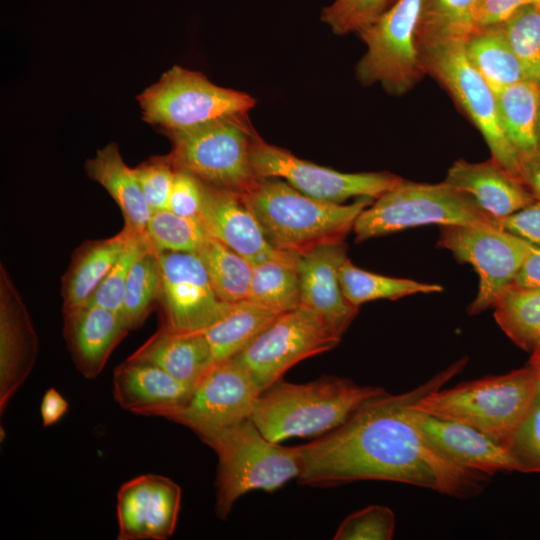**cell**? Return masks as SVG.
Returning a JSON list of instances; mask_svg holds the SVG:
<instances>
[{
    "instance_id": "obj_1",
    "label": "cell",
    "mask_w": 540,
    "mask_h": 540,
    "mask_svg": "<svg viewBox=\"0 0 540 540\" xmlns=\"http://www.w3.org/2000/svg\"><path fill=\"white\" fill-rule=\"evenodd\" d=\"M462 358L416 388L391 394L384 389L364 401L337 428L298 446L300 483L335 486L360 480L392 481L452 497H472L488 475L463 468L435 449L410 416V408L427 393L460 373Z\"/></svg>"
},
{
    "instance_id": "obj_2",
    "label": "cell",
    "mask_w": 540,
    "mask_h": 540,
    "mask_svg": "<svg viewBox=\"0 0 540 540\" xmlns=\"http://www.w3.org/2000/svg\"><path fill=\"white\" fill-rule=\"evenodd\" d=\"M278 250L300 256L320 245L343 242L373 198L343 205L298 191L279 178H259L239 195Z\"/></svg>"
},
{
    "instance_id": "obj_3",
    "label": "cell",
    "mask_w": 540,
    "mask_h": 540,
    "mask_svg": "<svg viewBox=\"0 0 540 540\" xmlns=\"http://www.w3.org/2000/svg\"><path fill=\"white\" fill-rule=\"evenodd\" d=\"M382 390L336 376L304 384L280 379L261 392L250 419L276 443L291 437L321 436L344 423L364 401Z\"/></svg>"
},
{
    "instance_id": "obj_4",
    "label": "cell",
    "mask_w": 540,
    "mask_h": 540,
    "mask_svg": "<svg viewBox=\"0 0 540 540\" xmlns=\"http://www.w3.org/2000/svg\"><path fill=\"white\" fill-rule=\"evenodd\" d=\"M538 377L528 363L502 375H490L437 389L420 398L413 409L471 426L509 448L530 412Z\"/></svg>"
},
{
    "instance_id": "obj_5",
    "label": "cell",
    "mask_w": 540,
    "mask_h": 540,
    "mask_svg": "<svg viewBox=\"0 0 540 540\" xmlns=\"http://www.w3.org/2000/svg\"><path fill=\"white\" fill-rule=\"evenodd\" d=\"M218 456L216 512L226 518L234 503L252 490L273 492L302 472L298 446L267 439L251 419L201 439Z\"/></svg>"
},
{
    "instance_id": "obj_6",
    "label": "cell",
    "mask_w": 540,
    "mask_h": 540,
    "mask_svg": "<svg viewBox=\"0 0 540 540\" xmlns=\"http://www.w3.org/2000/svg\"><path fill=\"white\" fill-rule=\"evenodd\" d=\"M164 134L172 144L167 157L173 167L207 185L241 195L259 179L251 163V149L258 133L247 113Z\"/></svg>"
},
{
    "instance_id": "obj_7",
    "label": "cell",
    "mask_w": 540,
    "mask_h": 540,
    "mask_svg": "<svg viewBox=\"0 0 540 540\" xmlns=\"http://www.w3.org/2000/svg\"><path fill=\"white\" fill-rule=\"evenodd\" d=\"M483 225L499 227L476 200L445 181L419 183L402 179L366 207L356 219V241L421 225Z\"/></svg>"
},
{
    "instance_id": "obj_8",
    "label": "cell",
    "mask_w": 540,
    "mask_h": 540,
    "mask_svg": "<svg viewBox=\"0 0 540 540\" xmlns=\"http://www.w3.org/2000/svg\"><path fill=\"white\" fill-rule=\"evenodd\" d=\"M426 74L436 79L482 134L491 157L518 175L520 156L507 138L494 91L466 56L464 40L418 41Z\"/></svg>"
},
{
    "instance_id": "obj_9",
    "label": "cell",
    "mask_w": 540,
    "mask_h": 540,
    "mask_svg": "<svg viewBox=\"0 0 540 540\" xmlns=\"http://www.w3.org/2000/svg\"><path fill=\"white\" fill-rule=\"evenodd\" d=\"M143 120L163 133L248 113L255 106L249 94L220 87L204 74L174 65L137 96Z\"/></svg>"
},
{
    "instance_id": "obj_10",
    "label": "cell",
    "mask_w": 540,
    "mask_h": 540,
    "mask_svg": "<svg viewBox=\"0 0 540 540\" xmlns=\"http://www.w3.org/2000/svg\"><path fill=\"white\" fill-rule=\"evenodd\" d=\"M421 0H396L377 20L357 32L366 52L356 78L380 84L395 96L409 92L426 75L417 43Z\"/></svg>"
},
{
    "instance_id": "obj_11",
    "label": "cell",
    "mask_w": 540,
    "mask_h": 540,
    "mask_svg": "<svg viewBox=\"0 0 540 540\" xmlns=\"http://www.w3.org/2000/svg\"><path fill=\"white\" fill-rule=\"evenodd\" d=\"M437 246L449 250L479 276L469 315L493 308L501 294L515 282L534 245L500 228L483 225H441Z\"/></svg>"
},
{
    "instance_id": "obj_12",
    "label": "cell",
    "mask_w": 540,
    "mask_h": 540,
    "mask_svg": "<svg viewBox=\"0 0 540 540\" xmlns=\"http://www.w3.org/2000/svg\"><path fill=\"white\" fill-rule=\"evenodd\" d=\"M340 340L315 312L301 305L280 314L232 359L263 391L296 363L333 349Z\"/></svg>"
},
{
    "instance_id": "obj_13",
    "label": "cell",
    "mask_w": 540,
    "mask_h": 540,
    "mask_svg": "<svg viewBox=\"0 0 540 540\" xmlns=\"http://www.w3.org/2000/svg\"><path fill=\"white\" fill-rule=\"evenodd\" d=\"M251 163L258 178H279L305 195L340 204L351 197L376 199L403 179L390 172H339L300 159L258 134L251 149Z\"/></svg>"
},
{
    "instance_id": "obj_14",
    "label": "cell",
    "mask_w": 540,
    "mask_h": 540,
    "mask_svg": "<svg viewBox=\"0 0 540 540\" xmlns=\"http://www.w3.org/2000/svg\"><path fill=\"white\" fill-rule=\"evenodd\" d=\"M161 283L158 300L162 327L176 332H204L231 303L213 288L207 271L192 252H159Z\"/></svg>"
},
{
    "instance_id": "obj_15",
    "label": "cell",
    "mask_w": 540,
    "mask_h": 540,
    "mask_svg": "<svg viewBox=\"0 0 540 540\" xmlns=\"http://www.w3.org/2000/svg\"><path fill=\"white\" fill-rule=\"evenodd\" d=\"M262 390L233 359L215 363L186 405L169 420L193 430L200 439L250 419Z\"/></svg>"
},
{
    "instance_id": "obj_16",
    "label": "cell",
    "mask_w": 540,
    "mask_h": 540,
    "mask_svg": "<svg viewBox=\"0 0 540 540\" xmlns=\"http://www.w3.org/2000/svg\"><path fill=\"white\" fill-rule=\"evenodd\" d=\"M181 488L173 480L145 474L124 483L117 493L119 540H166L175 531Z\"/></svg>"
},
{
    "instance_id": "obj_17",
    "label": "cell",
    "mask_w": 540,
    "mask_h": 540,
    "mask_svg": "<svg viewBox=\"0 0 540 540\" xmlns=\"http://www.w3.org/2000/svg\"><path fill=\"white\" fill-rule=\"evenodd\" d=\"M203 231L250 263L276 259L297 264V255L276 249L241 197L202 182V207L197 219Z\"/></svg>"
},
{
    "instance_id": "obj_18",
    "label": "cell",
    "mask_w": 540,
    "mask_h": 540,
    "mask_svg": "<svg viewBox=\"0 0 540 540\" xmlns=\"http://www.w3.org/2000/svg\"><path fill=\"white\" fill-rule=\"evenodd\" d=\"M410 416L435 449L463 468L488 476L501 471L526 473L510 448L471 426L415 410L413 405Z\"/></svg>"
},
{
    "instance_id": "obj_19",
    "label": "cell",
    "mask_w": 540,
    "mask_h": 540,
    "mask_svg": "<svg viewBox=\"0 0 540 540\" xmlns=\"http://www.w3.org/2000/svg\"><path fill=\"white\" fill-rule=\"evenodd\" d=\"M38 354V337L26 305L0 265V414L29 376Z\"/></svg>"
},
{
    "instance_id": "obj_20",
    "label": "cell",
    "mask_w": 540,
    "mask_h": 540,
    "mask_svg": "<svg viewBox=\"0 0 540 540\" xmlns=\"http://www.w3.org/2000/svg\"><path fill=\"white\" fill-rule=\"evenodd\" d=\"M346 253L344 242L324 244L300 255L296 264L301 305L315 312L339 337L359 309L346 299L339 280Z\"/></svg>"
},
{
    "instance_id": "obj_21",
    "label": "cell",
    "mask_w": 540,
    "mask_h": 540,
    "mask_svg": "<svg viewBox=\"0 0 540 540\" xmlns=\"http://www.w3.org/2000/svg\"><path fill=\"white\" fill-rule=\"evenodd\" d=\"M193 391L147 361L129 357L114 369V398L134 414L170 419L186 405Z\"/></svg>"
},
{
    "instance_id": "obj_22",
    "label": "cell",
    "mask_w": 540,
    "mask_h": 540,
    "mask_svg": "<svg viewBox=\"0 0 540 540\" xmlns=\"http://www.w3.org/2000/svg\"><path fill=\"white\" fill-rule=\"evenodd\" d=\"M64 338L77 370L86 378L98 376L114 348L129 331L120 314L84 304L63 310Z\"/></svg>"
},
{
    "instance_id": "obj_23",
    "label": "cell",
    "mask_w": 540,
    "mask_h": 540,
    "mask_svg": "<svg viewBox=\"0 0 540 540\" xmlns=\"http://www.w3.org/2000/svg\"><path fill=\"white\" fill-rule=\"evenodd\" d=\"M444 181L470 194L496 219L511 215L537 200L519 176L493 157L477 163L459 159L448 169Z\"/></svg>"
},
{
    "instance_id": "obj_24",
    "label": "cell",
    "mask_w": 540,
    "mask_h": 540,
    "mask_svg": "<svg viewBox=\"0 0 540 540\" xmlns=\"http://www.w3.org/2000/svg\"><path fill=\"white\" fill-rule=\"evenodd\" d=\"M130 357L160 367L192 389L215 364L203 332H176L163 327Z\"/></svg>"
},
{
    "instance_id": "obj_25",
    "label": "cell",
    "mask_w": 540,
    "mask_h": 540,
    "mask_svg": "<svg viewBox=\"0 0 540 540\" xmlns=\"http://www.w3.org/2000/svg\"><path fill=\"white\" fill-rule=\"evenodd\" d=\"M87 175L99 183L114 199L124 219V230L132 236L146 234L152 210L149 207L134 169L125 164L118 145L112 142L99 149L85 163Z\"/></svg>"
},
{
    "instance_id": "obj_26",
    "label": "cell",
    "mask_w": 540,
    "mask_h": 540,
    "mask_svg": "<svg viewBox=\"0 0 540 540\" xmlns=\"http://www.w3.org/2000/svg\"><path fill=\"white\" fill-rule=\"evenodd\" d=\"M132 237L121 230L113 237L86 241L77 248L62 279L63 310L88 301Z\"/></svg>"
},
{
    "instance_id": "obj_27",
    "label": "cell",
    "mask_w": 540,
    "mask_h": 540,
    "mask_svg": "<svg viewBox=\"0 0 540 540\" xmlns=\"http://www.w3.org/2000/svg\"><path fill=\"white\" fill-rule=\"evenodd\" d=\"M278 316L248 299L231 303L224 316L203 332L214 363L235 357Z\"/></svg>"
},
{
    "instance_id": "obj_28",
    "label": "cell",
    "mask_w": 540,
    "mask_h": 540,
    "mask_svg": "<svg viewBox=\"0 0 540 540\" xmlns=\"http://www.w3.org/2000/svg\"><path fill=\"white\" fill-rule=\"evenodd\" d=\"M464 49L494 93L526 79L501 24L476 28L464 40Z\"/></svg>"
},
{
    "instance_id": "obj_29",
    "label": "cell",
    "mask_w": 540,
    "mask_h": 540,
    "mask_svg": "<svg viewBox=\"0 0 540 540\" xmlns=\"http://www.w3.org/2000/svg\"><path fill=\"white\" fill-rule=\"evenodd\" d=\"M502 128L519 156L536 152L540 85L524 79L495 93Z\"/></svg>"
},
{
    "instance_id": "obj_30",
    "label": "cell",
    "mask_w": 540,
    "mask_h": 540,
    "mask_svg": "<svg viewBox=\"0 0 540 540\" xmlns=\"http://www.w3.org/2000/svg\"><path fill=\"white\" fill-rule=\"evenodd\" d=\"M494 318L508 338L522 350H540V286L513 283L493 307Z\"/></svg>"
},
{
    "instance_id": "obj_31",
    "label": "cell",
    "mask_w": 540,
    "mask_h": 540,
    "mask_svg": "<svg viewBox=\"0 0 540 540\" xmlns=\"http://www.w3.org/2000/svg\"><path fill=\"white\" fill-rule=\"evenodd\" d=\"M247 299L279 315L300 307L296 264L276 259L252 264Z\"/></svg>"
},
{
    "instance_id": "obj_32",
    "label": "cell",
    "mask_w": 540,
    "mask_h": 540,
    "mask_svg": "<svg viewBox=\"0 0 540 540\" xmlns=\"http://www.w3.org/2000/svg\"><path fill=\"white\" fill-rule=\"evenodd\" d=\"M195 254L203 263L213 288L223 301L235 303L247 299L252 263L208 236Z\"/></svg>"
},
{
    "instance_id": "obj_33",
    "label": "cell",
    "mask_w": 540,
    "mask_h": 540,
    "mask_svg": "<svg viewBox=\"0 0 540 540\" xmlns=\"http://www.w3.org/2000/svg\"><path fill=\"white\" fill-rule=\"evenodd\" d=\"M339 280L344 296L357 307L377 299L395 300L413 294H431L443 290L438 284L368 272L355 266L348 257L339 268Z\"/></svg>"
},
{
    "instance_id": "obj_34",
    "label": "cell",
    "mask_w": 540,
    "mask_h": 540,
    "mask_svg": "<svg viewBox=\"0 0 540 540\" xmlns=\"http://www.w3.org/2000/svg\"><path fill=\"white\" fill-rule=\"evenodd\" d=\"M481 0H421L417 43L424 40H465L476 29Z\"/></svg>"
},
{
    "instance_id": "obj_35",
    "label": "cell",
    "mask_w": 540,
    "mask_h": 540,
    "mask_svg": "<svg viewBox=\"0 0 540 540\" xmlns=\"http://www.w3.org/2000/svg\"><path fill=\"white\" fill-rule=\"evenodd\" d=\"M161 283L159 252L151 246L135 261L126 283L121 317L129 330L142 325L158 300Z\"/></svg>"
},
{
    "instance_id": "obj_36",
    "label": "cell",
    "mask_w": 540,
    "mask_h": 540,
    "mask_svg": "<svg viewBox=\"0 0 540 540\" xmlns=\"http://www.w3.org/2000/svg\"><path fill=\"white\" fill-rule=\"evenodd\" d=\"M501 26L526 79L540 85V7L522 6Z\"/></svg>"
},
{
    "instance_id": "obj_37",
    "label": "cell",
    "mask_w": 540,
    "mask_h": 540,
    "mask_svg": "<svg viewBox=\"0 0 540 540\" xmlns=\"http://www.w3.org/2000/svg\"><path fill=\"white\" fill-rule=\"evenodd\" d=\"M146 237L156 252L195 253L207 235L197 220L179 216L166 209L152 212Z\"/></svg>"
},
{
    "instance_id": "obj_38",
    "label": "cell",
    "mask_w": 540,
    "mask_h": 540,
    "mask_svg": "<svg viewBox=\"0 0 540 540\" xmlns=\"http://www.w3.org/2000/svg\"><path fill=\"white\" fill-rule=\"evenodd\" d=\"M149 247L146 234L132 237L85 304L100 306L120 314L130 270Z\"/></svg>"
},
{
    "instance_id": "obj_39",
    "label": "cell",
    "mask_w": 540,
    "mask_h": 540,
    "mask_svg": "<svg viewBox=\"0 0 540 540\" xmlns=\"http://www.w3.org/2000/svg\"><path fill=\"white\" fill-rule=\"evenodd\" d=\"M391 0H334L323 8L321 20L334 34L357 33L377 20Z\"/></svg>"
},
{
    "instance_id": "obj_40",
    "label": "cell",
    "mask_w": 540,
    "mask_h": 540,
    "mask_svg": "<svg viewBox=\"0 0 540 540\" xmlns=\"http://www.w3.org/2000/svg\"><path fill=\"white\" fill-rule=\"evenodd\" d=\"M395 530L394 512L382 505H370L348 515L339 525L335 540H390Z\"/></svg>"
},
{
    "instance_id": "obj_41",
    "label": "cell",
    "mask_w": 540,
    "mask_h": 540,
    "mask_svg": "<svg viewBox=\"0 0 540 540\" xmlns=\"http://www.w3.org/2000/svg\"><path fill=\"white\" fill-rule=\"evenodd\" d=\"M133 169L152 212L168 209L175 168L167 155L151 157Z\"/></svg>"
},
{
    "instance_id": "obj_42",
    "label": "cell",
    "mask_w": 540,
    "mask_h": 540,
    "mask_svg": "<svg viewBox=\"0 0 540 540\" xmlns=\"http://www.w3.org/2000/svg\"><path fill=\"white\" fill-rule=\"evenodd\" d=\"M526 473H540V390L527 417L509 444Z\"/></svg>"
},
{
    "instance_id": "obj_43",
    "label": "cell",
    "mask_w": 540,
    "mask_h": 540,
    "mask_svg": "<svg viewBox=\"0 0 540 540\" xmlns=\"http://www.w3.org/2000/svg\"><path fill=\"white\" fill-rule=\"evenodd\" d=\"M202 207V182L184 170L175 169L168 210L190 219H198Z\"/></svg>"
},
{
    "instance_id": "obj_44",
    "label": "cell",
    "mask_w": 540,
    "mask_h": 540,
    "mask_svg": "<svg viewBox=\"0 0 540 540\" xmlns=\"http://www.w3.org/2000/svg\"><path fill=\"white\" fill-rule=\"evenodd\" d=\"M500 228L540 247V200L537 199L522 209L497 219Z\"/></svg>"
},
{
    "instance_id": "obj_45",
    "label": "cell",
    "mask_w": 540,
    "mask_h": 540,
    "mask_svg": "<svg viewBox=\"0 0 540 540\" xmlns=\"http://www.w3.org/2000/svg\"><path fill=\"white\" fill-rule=\"evenodd\" d=\"M540 7V0H481L476 15V28L498 25L525 5Z\"/></svg>"
},
{
    "instance_id": "obj_46",
    "label": "cell",
    "mask_w": 540,
    "mask_h": 540,
    "mask_svg": "<svg viewBox=\"0 0 540 540\" xmlns=\"http://www.w3.org/2000/svg\"><path fill=\"white\" fill-rule=\"evenodd\" d=\"M69 404L55 388L48 389L41 401L40 414L43 426H51L58 422L67 412Z\"/></svg>"
},
{
    "instance_id": "obj_47",
    "label": "cell",
    "mask_w": 540,
    "mask_h": 540,
    "mask_svg": "<svg viewBox=\"0 0 540 540\" xmlns=\"http://www.w3.org/2000/svg\"><path fill=\"white\" fill-rule=\"evenodd\" d=\"M518 175L533 195L540 200V152L520 157Z\"/></svg>"
},
{
    "instance_id": "obj_48",
    "label": "cell",
    "mask_w": 540,
    "mask_h": 540,
    "mask_svg": "<svg viewBox=\"0 0 540 540\" xmlns=\"http://www.w3.org/2000/svg\"><path fill=\"white\" fill-rule=\"evenodd\" d=\"M514 283L540 286V247H533Z\"/></svg>"
},
{
    "instance_id": "obj_49",
    "label": "cell",
    "mask_w": 540,
    "mask_h": 540,
    "mask_svg": "<svg viewBox=\"0 0 540 540\" xmlns=\"http://www.w3.org/2000/svg\"><path fill=\"white\" fill-rule=\"evenodd\" d=\"M535 370L538 377V388L540 390V350L531 354L528 362Z\"/></svg>"
},
{
    "instance_id": "obj_50",
    "label": "cell",
    "mask_w": 540,
    "mask_h": 540,
    "mask_svg": "<svg viewBox=\"0 0 540 540\" xmlns=\"http://www.w3.org/2000/svg\"><path fill=\"white\" fill-rule=\"evenodd\" d=\"M536 152H540V102L538 108L537 116V126H536Z\"/></svg>"
}]
</instances>
